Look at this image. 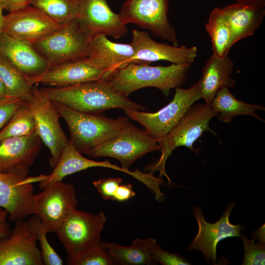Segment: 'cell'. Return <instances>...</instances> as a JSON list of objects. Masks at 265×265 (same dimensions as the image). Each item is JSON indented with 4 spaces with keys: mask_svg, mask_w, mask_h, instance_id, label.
Wrapping results in <instances>:
<instances>
[{
    "mask_svg": "<svg viewBox=\"0 0 265 265\" xmlns=\"http://www.w3.org/2000/svg\"><path fill=\"white\" fill-rule=\"evenodd\" d=\"M55 103L80 112L97 114L110 109L139 110L144 107L115 90L106 80H96L66 87L39 89Z\"/></svg>",
    "mask_w": 265,
    "mask_h": 265,
    "instance_id": "cell-1",
    "label": "cell"
},
{
    "mask_svg": "<svg viewBox=\"0 0 265 265\" xmlns=\"http://www.w3.org/2000/svg\"><path fill=\"white\" fill-rule=\"evenodd\" d=\"M191 64L172 63L167 66L131 63L112 72L106 81L116 91L129 96L135 91L153 87L168 96L186 80Z\"/></svg>",
    "mask_w": 265,
    "mask_h": 265,
    "instance_id": "cell-2",
    "label": "cell"
},
{
    "mask_svg": "<svg viewBox=\"0 0 265 265\" xmlns=\"http://www.w3.org/2000/svg\"><path fill=\"white\" fill-rule=\"evenodd\" d=\"M53 103L67 124L71 141L81 154L87 155L96 147L118 134L129 123L126 117L113 119Z\"/></svg>",
    "mask_w": 265,
    "mask_h": 265,
    "instance_id": "cell-3",
    "label": "cell"
},
{
    "mask_svg": "<svg viewBox=\"0 0 265 265\" xmlns=\"http://www.w3.org/2000/svg\"><path fill=\"white\" fill-rule=\"evenodd\" d=\"M215 116H217V113L206 104L191 106L179 123L158 141L161 156L157 160L148 165L145 170L153 174L156 171H159V177L164 176L170 183L171 181L165 170L168 158L173 150L183 146L198 154V151L193 146V144L205 131H210L215 134L209 127L210 120Z\"/></svg>",
    "mask_w": 265,
    "mask_h": 265,
    "instance_id": "cell-4",
    "label": "cell"
},
{
    "mask_svg": "<svg viewBox=\"0 0 265 265\" xmlns=\"http://www.w3.org/2000/svg\"><path fill=\"white\" fill-rule=\"evenodd\" d=\"M92 37L77 18L32 45L47 60L50 68L67 61L88 57Z\"/></svg>",
    "mask_w": 265,
    "mask_h": 265,
    "instance_id": "cell-5",
    "label": "cell"
},
{
    "mask_svg": "<svg viewBox=\"0 0 265 265\" xmlns=\"http://www.w3.org/2000/svg\"><path fill=\"white\" fill-rule=\"evenodd\" d=\"M175 89L172 101L156 112L125 110L129 118L142 125L147 133L157 142L179 123L194 103L201 99L198 81L187 89Z\"/></svg>",
    "mask_w": 265,
    "mask_h": 265,
    "instance_id": "cell-6",
    "label": "cell"
},
{
    "mask_svg": "<svg viewBox=\"0 0 265 265\" xmlns=\"http://www.w3.org/2000/svg\"><path fill=\"white\" fill-rule=\"evenodd\" d=\"M107 221L105 214L71 210L56 232L66 250L67 258L74 257L86 249L101 242V234Z\"/></svg>",
    "mask_w": 265,
    "mask_h": 265,
    "instance_id": "cell-7",
    "label": "cell"
},
{
    "mask_svg": "<svg viewBox=\"0 0 265 265\" xmlns=\"http://www.w3.org/2000/svg\"><path fill=\"white\" fill-rule=\"evenodd\" d=\"M160 150L158 142L145 130L129 122L118 134L96 147L87 155L114 158L123 168L129 170L137 159L147 153Z\"/></svg>",
    "mask_w": 265,
    "mask_h": 265,
    "instance_id": "cell-8",
    "label": "cell"
},
{
    "mask_svg": "<svg viewBox=\"0 0 265 265\" xmlns=\"http://www.w3.org/2000/svg\"><path fill=\"white\" fill-rule=\"evenodd\" d=\"M169 0H126L119 13L127 25L134 24L150 30L153 36L177 46L179 40L175 28L168 18Z\"/></svg>",
    "mask_w": 265,
    "mask_h": 265,
    "instance_id": "cell-9",
    "label": "cell"
},
{
    "mask_svg": "<svg viewBox=\"0 0 265 265\" xmlns=\"http://www.w3.org/2000/svg\"><path fill=\"white\" fill-rule=\"evenodd\" d=\"M33 196V214L40 218L48 233H56L78 200L74 186L58 181L47 185Z\"/></svg>",
    "mask_w": 265,
    "mask_h": 265,
    "instance_id": "cell-10",
    "label": "cell"
},
{
    "mask_svg": "<svg viewBox=\"0 0 265 265\" xmlns=\"http://www.w3.org/2000/svg\"><path fill=\"white\" fill-rule=\"evenodd\" d=\"M29 172L13 170L0 171V207L8 212L11 221L24 220L33 214V187L32 183L42 179L28 177Z\"/></svg>",
    "mask_w": 265,
    "mask_h": 265,
    "instance_id": "cell-11",
    "label": "cell"
},
{
    "mask_svg": "<svg viewBox=\"0 0 265 265\" xmlns=\"http://www.w3.org/2000/svg\"><path fill=\"white\" fill-rule=\"evenodd\" d=\"M33 99L28 104L35 119L36 132L49 148L51 154L49 163L54 168L70 140L61 129L60 116L53 102L36 86H33Z\"/></svg>",
    "mask_w": 265,
    "mask_h": 265,
    "instance_id": "cell-12",
    "label": "cell"
},
{
    "mask_svg": "<svg viewBox=\"0 0 265 265\" xmlns=\"http://www.w3.org/2000/svg\"><path fill=\"white\" fill-rule=\"evenodd\" d=\"M235 205L234 202L229 204L219 219L213 223L207 222L201 209L194 206L193 213L198 223V231L187 249L189 251L195 249L200 251L206 262L216 265L218 243L228 238L240 237L241 231L245 229L241 224L234 225L230 222V215Z\"/></svg>",
    "mask_w": 265,
    "mask_h": 265,
    "instance_id": "cell-13",
    "label": "cell"
},
{
    "mask_svg": "<svg viewBox=\"0 0 265 265\" xmlns=\"http://www.w3.org/2000/svg\"><path fill=\"white\" fill-rule=\"evenodd\" d=\"M36 234L24 220L16 222L10 235L0 239V265H43Z\"/></svg>",
    "mask_w": 265,
    "mask_h": 265,
    "instance_id": "cell-14",
    "label": "cell"
},
{
    "mask_svg": "<svg viewBox=\"0 0 265 265\" xmlns=\"http://www.w3.org/2000/svg\"><path fill=\"white\" fill-rule=\"evenodd\" d=\"M61 26L31 5L9 12L4 16L3 33L33 44Z\"/></svg>",
    "mask_w": 265,
    "mask_h": 265,
    "instance_id": "cell-15",
    "label": "cell"
},
{
    "mask_svg": "<svg viewBox=\"0 0 265 265\" xmlns=\"http://www.w3.org/2000/svg\"><path fill=\"white\" fill-rule=\"evenodd\" d=\"M131 44L134 52V63L137 64H149L162 60L177 64H191L197 55L196 46H176L158 43L149 33L136 29L132 31Z\"/></svg>",
    "mask_w": 265,
    "mask_h": 265,
    "instance_id": "cell-16",
    "label": "cell"
},
{
    "mask_svg": "<svg viewBox=\"0 0 265 265\" xmlns=\"http://www.w3.org/2000/svg\"><path fill=\"white\" fill-rule=\"evenodd\" d=\"M26 79L32 86L41 83L51 87H66L105 80V72L85 57L51 67L41 75Z\"/></svg>",
    "mask_w": 265,
    "mask_h": 265,
    "instance_id": "cell-17",
    "label": "cell"
},
{
    "mask_svg": "<svg viewBox=\"0 0 265 265\" xmlns=\"http://www.w3.org/2000/svg\"><path fill=\"white\" fill-rule=\"evenodd\" d=\"M77 19L92 36L103 34L118 39L128 32L127 25L111 9L106 0H80Z\"/></svg>",
    "mask_w": 265,
    "mask_h": 265,
    "instance_id": "cell-18",
    "label": "cell"
},
{
    "mask_svg": "<svg viewBox=\"0 0 265 265\" xmlns=\"http://www.w3.org/2000/svg\"><path fill=\"white\" fill-rule=\"evenodd\" d=\"M0 56L27 78L41 75L50 68L47 60L32 44L0 34Z\"/></svg>",
    "mask_w": 265,
    "mask_h": 265,
    "instance_id": "cell-19",
    "label": "cell"
},
{
    "mask_svg": "<svg viewBox=\"0 0 265 265\" xmlns=\"http://www.w3.org/2000/svg\"><path fill=\"white\" fill-rule=\"evenodd\" d=\"M36 132L5 138L0 141V171L17 170L29 172L41 148Z\"/></svg>",
    "mask_w": 265,
    "mask_h": 265,
    "instance_id": "cell-20",
    "label": "cell"
},
{
    "mask_svg": "<svg viewBox=\"0 0 265 265\" xmlns=\"http://www.w3.org/2000/svg\"><path fill=\"white\" fill-rule=\"evenodd\" d=\"M134 52L131 43H115L103 34L94 35L91 39L88 58L104 71L105 80L114 71L134 63Z\"/></svg>",
    "mask_w": 265,
    "mask_h": 265,
    "instance_id": "cell-21",
    "label": "cell"
},
{
    "mask_svg": "<svg viewBox=\"0 0 265 265\" xmlns=\"http://www.w3.org/2000/svg\"><path fill=\"white\" fill-rule=\"evenodd\" d=\"M234 62L228 55L218 56L212 53L202 69L198 81L201 98L210 106L216 93L224 87L232 88L236 83L231 75Z\"/></svg>",
    "mask_w": 265,
    "mask_h": 265,
    "instance_id": "cell-22",
    "label": "cell"
},
{
    "mask_svg": "<svg viewBox=\"0 0 265 265\" xmlns=\"http://www.w3.org/2000/svg\"><path fill=\"white\" fill-rule=\"evenodd\" d=\"M222 10L231 31L233 45L254 34L265 16L264 7L238 2L227 5Z\"/></svg>",
    "mask_w": 265,
    "mask_h": 265,
    "instance_id": "cell-23",
    "label": "cell"
},
{
    "mask_svg": "<svg viewBox=\"0 0 265 265\" xmlns=\"http://www.w3.org/2000/svg\"><path fill=\"white\" fill-rule=\"evenodd\" d=\"M153 240L152 238H135L128 246L110 242L102 241V244L118 264L151 265H156L150 254V246Z\"/></svg>",
    "mask_w": 265,
    "mask_h": 265,
    "instance_id": "cell-24",
    "label": "cell"
},
{
    "mask_svg": "<svg viewBox=\"0 0 265 265\" xmlns=\"http://www.w3.org/2000/svg\"><path fill=\"white\" fill-rule=\"evenodd\" d=\"M210 106L217 113L218 119L225 123H230L234 117L238 115L252 116L264 122L255 113L258 110H265L264 106L249 104L238 100L227 87L222 88L216 93Z\"/></svg>",
    "mask_w": 265,
    "mask_h": 265,
    "instance_id": "cell-25",
    "label": "cell"
},
{
    "mask_svg": "<svg viewBox=\"0 0 265 265\" xmlns=\"http://www.w3.org/2000/svg\"><path fill=\"white\" fill-rule=\"evenodd\" d=\"M205 26L211 38L212 53L218 56L228 55L233 46L232 36L222 8L215 7L212 10Z\"/></svg>",
    "mask_w": 265,
    "mask_h": 265,
    "instance_id": "cell-26",
    "label": "cell"
},
{
    "mask_svg": "<svg viewBox=\"0 0 265 265\" xmlns=\"http://www.w3.org/2000/svg\"><path fill=\"white\" fill-rule=\"evenodd\" d=\"M0 79L9 99H19L29 103L33 99V86L25 76L9 62L0 56Z\"/></svg>",
    "mask_w": 265,
    "mask_h": 265,
    "instance_id": "cell-27",
    "label": "cell"
},
{
    "mask_svg": "<svg viewBox=\"0 0 265 265\" xmlns=\"http://www.w3.org/2000/svg\"><path fill=\"white\" fill-rule=\"evenodd\" d=\"M30 5L63 26L77 18L80 0H32Z\"/></svg>",
    "mask_w": 265,
    "mask_h": 265,
    "instance_id": "cell-28",
    "label": "cell"
},
{
    "mask_svg": "<svg viewBox=\"0 0 265 265\" xmlns=\"http://www.w3.org/2000/svg\"><path fill=\"white\" fill-rule=\"evenodd\" d=\"M35 132L33 115L28 104L25 103L0 131V141L7 138L27 135Z\"/></svg>",
    "mask_w": 265,
    "mask_h": 265,
    "instance_id": "cell-29",
    "label": "cell"
},
{
    "mask_svg": "<svg viewBox=\"0 0 265 265\" xmlns=\"http://www.w3.org/2000/svg\"><path fill=\"white\" fill-rule=\"evenodd\" d=\"M69 265H114L117 263L109 255L102 241L86 249L77 256L67 258Z\"/></svg>",
    "mask_w": 265,
    "mask_h": 265,
    "instance_id": "cell-30",
    "label": "cell"
},
{
    "mask_svg": "<svg viewBox=\"0 0 265 265\" xmlns=\"http://www.w3.org/2000/svg\"><path fill=\"white\" fill-rule=\"evenodd\" d=\"M28 222L35 231L40 246V253L44 265H62L63 261L48 240V233L39 216L33 214Z\"/></svg>",
    "mask_w": 265,
    "mask_h": 265,
    "instance_id": "cell-31",
    "label": "cell"
},
{
    "mask_svg": "<svg viewBox=\"0 0 265 265\" xmlns=\"http://www.w3.org/2000/svg\"><path fill=\"white\" fill-rule=\"evenodd\" d=\"M244 249L242 265H264L265 264V245L255 243L246 235H241Z\"/></svg>",
    "mask_w": 265,
    "mask_h": 265,
    "instance_id": "cell-32",
    "label": "cell"
},
{
    "mask_svg": "<svg viewBox=\"0 0 265 265\" xmlns=\"http://www.w3.org/2000/svg\"><path fill=\"white\" fill-rule=\"evenodd\" d=\"M151 257L156 264L163 265H188L191 264L185 258L176 253L162 249L154 239L150 246Z\"/></svg>",
    "mask_w": 265,
    "mask_h": 265,
    "instance_id": "cell-33",
    "label": "cell"
},
{
    "mask_svg": "<svg viewBox=\"0 0 265 265\" xmlns=\"http://www.w3.org/2000/svg\"><path fill=\"white\" fill-rule=\"evenodd\" d=\"M122 181L121 178L115 177L101 179L92 183L101 197L105 200H113L114 194Z\"/></svg>",
    "mask_w": 265,
    "mask_h": 265,
    "instance_id": "cell-34",
    "label": "cell"
},
{
    "mask_svg": "<svg viewBox=\"0 0 265 265\" xmlns=\"http://www.w3.org/2000/svg\"><path fill=\"white\" fill-rule=\"evenodd\" d=\"M25 102L19 99H8L0 103V131L9 121L15 112Z\"/></svg>",
    "mask_w": 265,
    "mask_h": 265,
    "instance_id": "cell-35",
    "label": "cell"
},
{
    "mask_svg": "<svg viewBox=\"0 0 265 265\" xmlns=\"http://www.w3.org/2000/svg\"><path fill=\"white\" fill-rule=\"evenodd\" d=\"M132 187V184L120 185L114 194L113 200L124 202L133 197L135 192Z\"/></svg>",
    "mask_w": 265,
    "mask_h": 265,
    "instance_id": "cell-36",
    "label": "cell"
},
{
    "mask_svg": "<svg viewBox=\"0 0 265 265\" xmlns=\"http://www.w3.org/2000/svg\"><path fill=\"white\" fill-rule=\"evenodd\" d=\"M32 0H0L3 9L10 12L30 4Z\"/></svg>",
    "mask_w": 265,
    "mask_h": 265,
    "instance_id": "cell-37",
    "label": "cell"
},
{
    "mask_svg": "<svg viewBox=\"0 0 265 265\" xmlns=\"http://www.w3.org/2000/svg\"><path fill=\"white\" fill-rule=\"evenodd\" d=\"M8 212L0 207V239L8 236L11 230L7 222Z\"/></svg>",
    "mask_w": 265,
    "mask_h": 265,
    "instance_id": "cell-38",
    "label": "cell"
},
{
    "mask_svg": "<svg viewBox=\"0 0 265 265\" xmlns=\"http://www.w3.org/2000/svg\"><path fill=\"white\" fill-rule=\"evenodd\" d=\"M263 224L257 230L254 231L251 236V239L255 241H258V243L265 245V227Z\"/></svg>",
    "mask_w": 265,
    "mask_h": 265,
    "instance_id": "cell-39",
    "label": "cell"
},
{
    "mask_svg": "<svg viewBox=\"0 0 265 265\" xmlns=\"http://www.w3.org/2000/svg\"><path fill=\"white\" fill-rule=\"evenodd\" d=\"M237 2L252 5L260 7L265 6V0H234Z\"/></svg>",
    "mask_w": 265,
    "mask_h": 265,
    "instance_id": "cell-40",
    "label": "cell"
},
{
    "mask_svg": "<svg viewBox=\"0 0 265 265\" xmlns=\"http://www.w3.org/2000/svg\"><path fill=\"white\" fill-rule=\"evenodd\" d=\"M8 99L6 88L0 79V103Z\"/></svg>",
    "mask_w": 265,
    "mask_h": 265,
    "instance_id": "cell-41",
    "label": "cell"
},
{
    "mask_svg": "<svg viewBox=\"0 0 265 265\" xmlns=\"http://www.w3.org/2000/svg\"><path fill=\"white\" fill-rule=\"evenodd\" d=\"M3 8L0 2V34L2 32L4 24V15L3 14Z\"/></svg>",
    "mask_w": 265,
    "mask_h": 265,
    "instance_id": "cell-42",
    "label": "cell"
}]
</instances>
